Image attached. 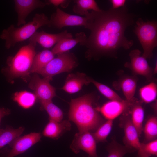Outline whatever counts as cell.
Here are the masks:
<instances>
[{"instance_id":"1","label":"cell","mask_w":157,"mask_h":157,"mask_svg":"<svg viewBox=\"0 0 157 157\" xmlns=\"http://www.w3.org/2000/svg\"><path fill=\"white\" fill-rule=\"evenodd\" d=\"M85 17L87 21L85 27L90 33L79 44L87 49L88 57L97 60L103 56L117 58L120 48L129 49L133 46V41L127 39L125 32L134 23L138 15L129 13L126 5L117 9L92 10Z\"/></svg>"},{"instance_id":"2","label":"cell","mask_w":157,"mask_h":157,"mask_svg":"<svg viewBox=\"0 0 157 157\" xmlns=\"http://www.w3.org/2000/svg\"><path fill=\"white\" fill-rule=\"evenodd\" d=\"M95 99L89 94L72 99L69 103V120L76 124L79 133L95 131L104 123L95 106Z\"/></svg>"},{"instance_id":"3","label":"cell","mask_w":157,"mask_h":157,"mask_svg":"<svg viewBox=\"0 0 157 157\" xmlns=\"http://www.w3.org/2000/svg\"><path fill=\"white\" fill-rule=\"evenodd\" d=\"M50 20L43 13L35 14L31 21L16 27L11 25L4 29L0 35L5 41V46L7 49L14 46L17 43L29 39L40 27L47 25L49 26Z\"/></svg>"},{"instance_id":"4","label":"cell","mask_w":157,"mask_h":157,"mask_svg":"<svg viewBox=\"0 0 157 157\" xmlns=\"http://www.w3.org/2000/svg\"><path fill=\"white\" fill-rule=\"evenodd\" d=\"M36 43L29 41V44L21 47L13 56L7 60V69L9 74L14 77L27 76L30 70L34 57L36 54Z\"/></svg>"},{"instance_id":"5","label":"cell","mask_w":157,"mask_h":157,"mask_svg":"<svg viewBox=\"0 0 157 157\" xmlns=\"http://www.w3.org/2000/svg\"><path fill=\"white\" fill-rule=\"evenodd\" d=\"M134 32L143 48L142 56L150 59L153 51L157 46V22L156 20L144 22L139 18L136 22Z\"/></svg>"},{"instance_id":"6","label":"cell","mask_w":157,"mask_h":157,"mask_svg":"<svg viewBox=\"0 0 157 157\" xmlns=\"http://www.w3.org/2000/svg\"><path fill=\"white\" fill-rule=\"evenodd\" d=\"M77 64V59L74 55L68 51L57 55L38 74L52 80V77L56 75L71 71Z\"/></svg>"},{"instance_id":"7","label":"cell","mask_w":157,"mask_h":157,"mask_svg":"<svg viewBox=\"0 0 157 157\" xmlns=\"http://www.w3.org/2000/svg\"><path fill=\"white\" fill-rule=\"evenodd\" d=\"M96 142L90 131L77 133L75 135L70 145V148L76 154L80 150L86 152L89 157H99L97 154Z\"/></svg>"},{"instance_id":"8","label":"cell","mask_w":157,"mask_h":157,"mask_svg":"<svg viewBox=\"0 0 157 157\" xmlns=\"http://www.w3.org/2000/svg\"><path fill=\"white\" fill-rule=\"evenodd\" d=\"M49 26L58 29L69 26H83L87 24V18L78 15L67 13L57 7L56 12L51 16Z\"/></svg>"},{"instance_id":"9","label":"cell","mask_w":157,"mask_h":157,"mask_svg":"<svg viewBox=\"0 0 157 157\" xmlns=\"http://www.w3.org/2000/svg\"><path fill=\"white\" fill-rule=\"evenodd\" d=\"M141 54V52L138 49L131 50L129 54L130 62L126 63L125 66L130 69L135 74L143 76L149 81L154 74V69Z\"/></svg>"},{"instance_id":"10","label":"cell","mask_w":157,"mask_h":157,"mask_svg":"<svg viewBox=\"0 0 157 157\" xmlns=\"http://www.w3.org/2000/svg\"><path fill=\"white\" fill-rule=\"evenodd\" d=\"M50 81L46 78H41L37 74L33 77L29 87L34 90L39 102L52 101L56 96V88L50 84Z\"/></svg>"},{"instance_id":"11","label":"cell","mask_w":157,"mask_h":157,"mask_svg":"<svg viewBox=\"0 0 157 157\" xmlns=\"http://www.w3.org/2000/svg\"><path fill=\"white\" fill-rule=\"evenodd\" d=\"M42 135L40 133H31L19 137L9 144L11 149L6 157H14L24 153L41 140Z\"/></svg>"},{"instance_id":"12","label":"cell","mask_w":157,"mask_h":157,"mask_svg":"<svg viewBox=\"0 0 157 157\" xmlns=\"http://www.w3.org/2000/svg\"><path fill=\"white\" fill-rule=\"evenodd\" d=\"M130 102L126 100H110L101 106H97V110L107 120H113L130 108L135 102Z\"/></svg>"},{"instance_id":"13","label":"cell","mask_w":157,"mask_h":157,"mask_svg":"<svg viewBox=\"0 0 157 157\" xmlns=\"http://www.w3.org/2000/svg\"><path fill=\"white\" fill-rule=\"evenodd\" d=\"M15 8L17 15V25L19 27L26 24V19L33 11L44 7L47 4L39 0H15Z\"/></svg>"},{"instance_id":"14","label":"cell","mask_w":157,"mask_h":157,"mask_svg":"<svg viewBox=\"0 0 157 157\" xmlns=\"http://www.w3.org/2000/svg\"><path fill=\"white\" fill-rule=\"evenodd\" d=\"M72 38V34L66 30L56 34L48 33L44 31H36L29 40V41L38 43L43 47L49 48L63 39Z\"/></svg>"},{"instance_id":"15","label":"cell","mask_w":157,"mask_h":157,"mask_svg":"<svg viewBox=\"0 0 157 157\" xmlns=\"http://www.w3.org/2000/svg\"><path fill=\"white\" fill-rule=\"evenodd\" d=\"M91 78L85 74L78 72L69 74L61 89L69 94H73L79 91L83 85L91 83Z\"/></svg>"},{"instance_id":"16","label":"cell","mask_w":157,"mask_h":157,"mask_svg":"<svg viewBox=\"0 0 157 157\" xmlns=\"http://www.w3.org/2000/svg\"><path fill=\"white\" fill-rule=\"evenodd\" d=\"M71 129V124L69 120H64L58 122L49 120L42 134L46 137L57 139Z\"/></svg>"},{"instance_id":"17","label":"cell","mask_w":157,"mask_h":157,"mask_svg":"<svg viewBox=\"0 0 157 157\" xmlns=\"http://www.w3.org/2000/svg\"><path fill=\"white\" fill-rule=\"evenodd\" d=\"M87 37L83 32L77 33L74 38H66L60 41L54 46L51 51L54 55L69 51L77 44L84 41Z\"/></svg>"},{"instance_id":"18","label":"cell","mask_w":157,"mask_h":157,"mask_svg":"<svg viewBox=\"0 0 157 157\" xmlns=\"http://www.w3.org/2000/svg\"><path fill=\"white\" fill-rule=\"evenodd\" d=\"M125 117L123 122L124 140L126 144L132 148L138 150L140 143L137 131L129 116Z\"/></svg>"},{"instance_id":"19","label":"cell","mask_w":157,"mask_h":157,"mask_svg":"<svg viewBox=\"0 0 157 157\" xmlns=\"http://www.w3.org/2000/svg\"><path fill=\"white\" fill-rule=\"evenodd\" d=\"M54 54L51 51L44 49L37 53L33 59L30 72L38 73L52 59Z\"/></svg>"},{"instance_id":"20","label":"cell","mask_w":157,"mask_h":157,"mask_svg":"<svg viewBox=\"0 0 157 157\" xmlns=\"http://www.w3.org/2000/svg\"><path fill=\"white\" fill-rule=\"evenodd\" d=\"M130 108L131 119L136 129L139 137L142 130V124L144 117V112L142 106L138 103L134 102Z\"/></svg>"},{"instance_id":"21","label":"cell","mask_w":157,"mask_h":157,"mask_svg":"<svg viewBox=\"0 0 157 157\" xmlns=\"http://www.w3.org/2000/svg\"><path fill=\"white\" fill-rule=\"evenodd\" d=\"M137 80L135 78L126 76L120 81L119 85L126 98L130 102L135 101L134 96L137 86Z\"/></svg>"},{"instance_id":"22","label":"cell","mask_w":157,"mask_h":157,"mask_svg":"<svg viewBox=\"0 0 157 157\" xmlns=\"http://www.w3.org/2000/svg\"><path fill=\"white\" fill-rule=\"evenodd\" d=\"M24 130V128L22 126L15 129L8 126L5 129H1L0 130V149L8 144H9L19 137Z\"/></svg>"},{"instance_id":"23","label":"cell","mask_w":157,"mask_h":157,"mask_svg":"<svg viewBox=\"0 0 157 157\" xmlns=\"http://www.w3.org/2000/svg\"><path fill=\"white\" fill-rule=\"evenodd\" d=\"M73 10L74 12L80 15H87L88 10L99 12L102 10L99 7L97 3L94 0H75Z\"/></svg>"},{"instance_id":"24","label":"cell","mask_w":157,"mask_h":157,"mask_svg":"<svg viewBox=\"0 0 157 157\" xmlns=\"http://www.w3.org/2000/svg\"><path fill=\"white\" fill-rule=\"evenodd\" d=\"M36 98L34 94L26 91L16 92L13 96V100L24 109H28L32 106Z\"/></svg>"},{"instance_id":"25","label":"cell","mask_w":157,"mask_h":157,"mask_svg":"<svg viewBox=\"0 0 157 157\" xmlns=\"http://www.w3.org/2000/svg\"><path fill=\"white\" fill-rule=\"evenodd\" d=\"M41 109L45 110L49 115V120L60 122L62 121L63 113L54 104L52 101L39 102Z\"/></svg>"},{"instance_id":"26","label":"cell","mask_w":157,"mask_h":157,"mask_svg":"<svg viewBox=\"0 0 157 157\" xmlns=\"http://www.w3.org/2000/svg\"><path fill=\"white\" fill-rule=\"evenodd\" d=\"M140 97L146 103L152 102L156 100L157 95V86L154 82H151L141 88L139 90Z\"/></svg>"},{"instance_id":"27","label":"cell","mask_w":157,"mask_h":157,"mask_svg":"<svg viewBox=\"0 0 157 157\" xmlns=\"http://www.w3.org/2000/svg\"><path fill=\"white\" fill-rule=\"evenodd\" d=\"M113 125V120H107L92 133L96 142H105L110 133Z\"/></svg>"},{"instance_id":"28","label":"cell","mask_w":157,"mask_h":157,"mask_svg":"<svg viewBox=\"0 0 157 157\" xmlns=\"http://www.w3.org/2000/svg\"><path fill=\"white\" fill-rule=\"evenodd\" d=\"M146 140L149 142L156 139L157 136V118L152 117L146 122L144 128Z\"/></svg>"},{"instance_id":"29","label":"cell","mask_w":157,"mask_h":157,"mask_svg":"<svg viewBox=\"0 0 157 157\" xmlns=\"http://www.w3.org/2000/svg\"><path fill=\"white\" fill-rule=\"evenodd\" d=\"M139 157H150L157 155V140L146 143H140L138 149Z\"/></svg>"},{"instance_id":"30","label":"cell","mask_w":157,"mask_h":157,"mask_svg":"<svg viewBox=\"0 0 157 157\" xmlns=\"http://www.w3.org/2000/svg\"><path fill=\"white\" fill-rule=\"evenodd\" d=\"M91 82L95 86L99 91L105 97L110 100H122L120 97L110 88L91 78Z\"/></svg>"},{"instance_id":"31","label":"cell","mask_w":157,"mask_h":157,"mask_svg":"<svg viewBox=\"0 0 157 157\" xmlns=\"http://www.w3.org/2000/svg\"><path fill=\"white\" fill-rule=\"evenodd\" d=\"M107 150L108 153L107 157H123L129 151L126 146L115 141L109 144Z\"/></svg>"},{"instance_id":"32","label":"cell","mask_w":157,"mask_h":157,"mask_svg":"<svg viewBox=\"0 0 157 157\" xmlns=\"http://www.w3.org/2000/svg\"><path fill=\"white\" fill-rule=\"evenodd\" d=\"M71 1L69 0H49L46 3L47 5L52 4L58 7L60 5L63 8H66L69 6Z\"/></svg>"},{"instance_id":"33","label":"cell","mask_w":157,"mask_h":157,"mask_svg":"<svg viewBox=\"0 0 157 157\" xmlns=\"http://www.w3.org/2000/svg\"><path fill=\"white\" fill-rule=\"evenodd\" d=\"M110 1L112 5V8L117 9L124 6L126 1L125 0H110Z\"/></svg>"},{"instance_id":"34","label":"cell","mask_w":157,"mask_h":157,"mask_svg":"<svg viewBox=\"0 0 157 157\" xmlns=\"http://www.w3.org/2000/svg\"><path fill=\"white\" fill-rule=\"evenodd\" d=\"M10 113V110L4 108H0V124L1 119L5 116L8 115ZM1 129L0 128V130Z\"/></svg>"}]
</instances>
